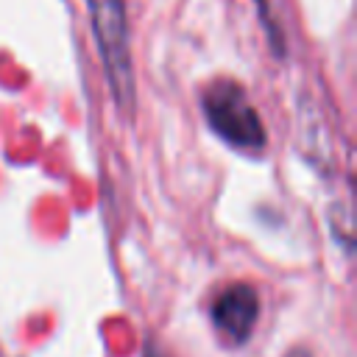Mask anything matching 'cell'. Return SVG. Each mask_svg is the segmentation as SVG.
I'll use <instances>...</instances> for the list:
<instances>
[{
	"label": "cell",
	"instance_id": "obj_1",
	"mask_svg": "<svg viewBox=\"0 0 357 357\" xmlns=\"http://www.w3.org/2000/svg\"><path fill=\"white\" fill-rule=\"evenodd\" d=\"M92 31L106 67L109 89L123 112L134 106V67L128 45V20L123 0H86Z\"/></svg>",
	"mask_w": 357,
	"mask_h": 357
},
{
	"label": "cell",
	"instance_id": "obj_2",
	"mask_svg": "<svg viewBox=\"0 0 357 357\" xmlns=\"http://www.w3.org/2000/svg\"><path fill=\"white\" fill-rule=\"evenodd\" d=\"M204 114L215 134L240 151H262L265 128L245 92L234 81H218L204 92Z\"/></svg>",
	"mask_w": 357,
	"mask_h": 357
},
{
	"label": "cell",
	"instance_id": "obj_3",
	"mask_svg": "<svg viewBox=\"0 0 357 357\" xmlns=\"http://www.w3.org/2000/svg\"><path fill=\"white\" fill-rule=\"evenodd\" d=\"M257 318L259 296L251 284H231L212 301V324L231 346H240L251 337Z\"/></svg>",
	"mask_w": 357,
	"mask_h": 357
},
{
	"label": "cell",
	"instance_id": "obj_4",
	"mask_svg": "<svg viewBox=\"0 0 357 357\" xmlns=\"http://www.w3.org/2000/svg\"><path fill=\"white\" fill-rule=\"evenodd\" d=\"M145 357H167V354H165L153 340H148V346H145Z\"/></svg>",
	"mask_w": 357,
	"mask_h": 357
},
{
	"label": "cell",
	"instance_id": "obj_5",
	"mask_svg": "<svg viewBox=\"0 0 357 357\" xmlns=\"http://www.w3.org/2000/svg\"><path fill=\"white\" fill-rule=\"evenodd\" d=\"M287 357H296V351H293V354H287ZM298 357H307V351H301V354H298Z\"/></svg>",
	"mask_w": 357,
	"mask_h": 357
}]
</instances>
